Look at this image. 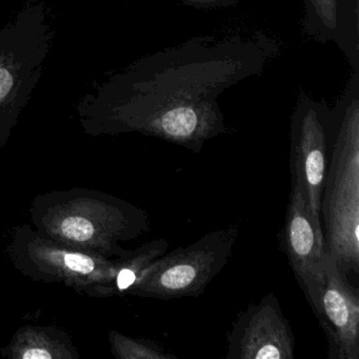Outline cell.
<instances>
[{
	"label": "cell",
	"instance_id": "obj_1",
	"mask_svg": "<svg viewBox=\"0 0 359 359\" xmlns=\"http://www.w3.org/2000/svg\"><path fill=\"white\" fill-rule=\"evenodd\" d=\"M330 155L320 201L327 253L348 274L359 273L358 72L330 110Z\"/></svg>",
	"mask_w": 359,
	"mask_h": 359
},
{
	"label": "cell",
	"instance_id": "obj_2",
	"mask_svg": "<svg viewBox=\"0 0 359 359\" xmlns=\"http://www.w3.org/2000/svg\"><path fill=\"white\" fill-rule=\"evenodd\" d=\"M238 236V226H229L163 254L142 273L131 294L161 300L198 297L228 264Z\"/></svg>",
	"mask_w": 359,
	"mask_h": 359
},
{
	"label": "cell",
	"instance_id": "obj_3",
	"mask_svg": "<svg viewBox=\"0 0 359 359\" xmlns=\"http://www.w3.org/2000/svg\"><path fill=\"white\" fill-rule=\"evenodd\" d=\"M329 152L330 110L302 94L290 126L291 184L299 189L306 205L318 218Z\"/></svg>",
	"mask_w": 359,
	"mask_h": 359
},
{
	"label": "cell",
	"instance_id": "obj_4",
	"mask_svg": "<svg viewBox=\"0 0 359 359\" xmlns=\"http://www.w3.org/2000/svg\"><path fill=\"white\" fill-rule=\"evenodd\" d=\"M281 245L298 285L313 310L325 283L327 253L320 218L312 213L299 189L294 184H291L281 230Z\"/></svg>",
	"mask_w": 359,
	"mask_h": 359
},
{
	"label": "cell",
	"instance_id": "obj_5",
	"mask_svg": "<svg viewBox=\"0 0 359 359\" xmlns=\"http://www.w3.org/2000/svg\"><path fill=\"white\" fill-rule=\"evenodd\" d=\"M295 337L272 292L239 313L228 334L226 359H294Z\"/></svg>",
	"mask_w": 359,
	"mask_h": 359
},
{
	"label": "cell",
	"instance_id": "obj_6",
	"mask_svg": "<svg viewBox=\"0 0 359 359\" xmlns=\"http://www.w3.org/2000/svg\"><path fill=\"white\" fill-rule=\"evenodd\" d=\"M327 341L329 359H359V291L327 254L325 283L313 309Z\"/></svg>",
	"mask_w": 359,
	"mask_h": 359
},
{
	"label": "cell",
	"instance_id": "obj_7",
	"mask_svg": "<svg viewBox=\"0 0 359 359\" xmlns=\"http://www.w3.org/2000/svg\"><path fill=\"white\" fill-rule=\"evenodd\" d=\"M304 6V28L310 36L327 43L334 41L346 54V36L340 15L341 0H302Z\"/></svg>",
	"mask_w": 359,
	"mask_h": 359
},
{
	"label": "cell",
	"instance_id": "obj_8",
	"mask_svg": "<svg viewBox=\"0 0 359 359\" xmlns=\"http://www.w3.org/2000/svg\"><path fill=\"white\" fill-rule=\"evenodd\" d=\"M113 346L117 356L128 359H174L171 353L165 352L163 346L151 340L133 339L116 334L113 338Z\"/></svg>",
	"mask_w": 359,
	"mask_h": 359
},
{
	"label": "cell",
	"instance_id": "obj_9",
	"mask_svg": "<svg viewBox=\"0 0 359 359\" xmlns=\"http://www.w3.org/2000/svg\"><path fill=\"white\" fill-rule=\"evenodd\" d=\"M186 5L201 9H217V8H228L236 5L238 0H180Z\"/></svg>",
	"mask_w": 359,
	"mask_h": 359
},
{
	"label": "cell",
	"instance_id": "obj_10",
	"mask_svg": "<svg viewBox=\"0 0 359 359\" xmlns=\"http://www.w3.org/2000/svg\"><path fill=\"white\" fill-rule=\"evenodd\" d=\"M13 85V79L7 69H0V100L7 96Z\"/></svg>",
	"mask_w": 359,
	"mask_h": 359
}]
</instances>
